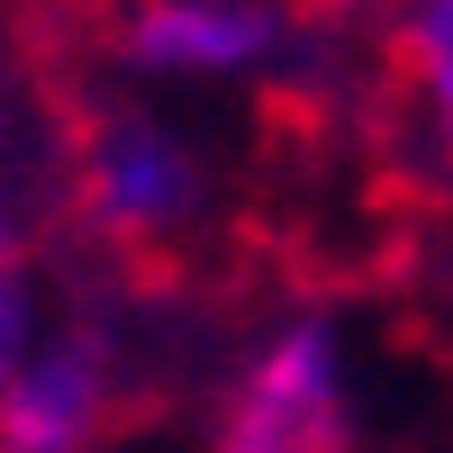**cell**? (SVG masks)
Returning <instances> with one entry per match:
<instances>
[{
  "mask_svg": "<svg viewBox=\"0 0 453 453\" xmlns=\"http://www.w3.org/2000/svg\"><path fill=\"white\" fill-rule=\"evenodd\" d=\"M399 73H408V91H418L426 127L453 164V0H418L399 19Z\"/></svg>",
  "mask_w": 453,
  "mask_h": 453,
  "instance_id": "5",
  "label": "cell"
},
{
  "mask_svg": "<svg viewBox=\"0 0 453 453\" xmlns=\"http://www.w3.org/2000/svg\"><path fill=\"white\" fill-rule=\"evenodd\" d=\"M218 453H354V408H345V372L318 326L273 335L236 399L218 418Z\"/></svg>",
  "mask_w": 453,
  "mask_h": 453,
  "instance_id": "2",
  "label": "cell"
},
{
  "mask_svg": "<svg viewBox=\"0 0 453 453\" xmlns=\"http://www.w3.org/2000/svg\"><path fill=\"white\" fill-rule=\"evenodd\" d=\"M64 209L109 263L173 273V263H191L209 226V164L155 109L82 100L64 109Z\"/></svg>",
  "mask_w": 453,
  "mask_h": 453,
  "instance_id": "1",
  "label": "cell"
},
{
  "mask_svg": "<svg viewBox=\"0 0 453 453\" xmlns=\"http://www.w3.org/2000/svg\"><path fill=\"white\" fill-rule=\"evenodd\" d=\"M109 46L136 73H236L290 46V19L273 0H127L109 19Z\"/></svg>",
  "mask_w": 453,
  "mask_h": 453,
  "instance_id": "4",
  "label": "cell"
},
{
  "mask_svg": "<svg viewBox=\"0 0 453 453\" xmlns=\"http://www.w3.org/2000/svg\"><path fill=\"white\" fill-rule=\"evenodd\" d=\"M119 363L91 326L55 335L46 354L19 363V381L0 390V453H100L119 426Z\"/></svg>",
  "mask_w": 453,
  "mask_h": 453,
  "instance_id": "3",
  "label": "cell"
}]
</instances>
